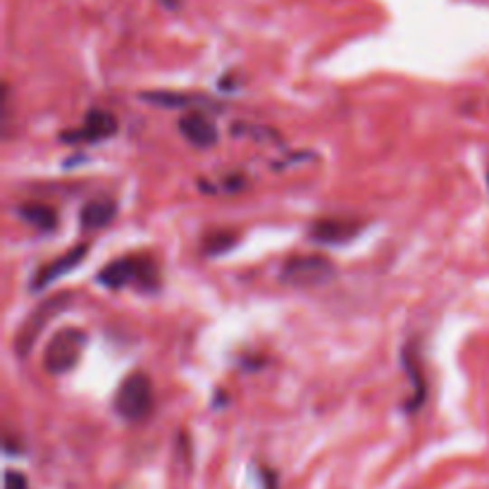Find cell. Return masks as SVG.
<instances>
[{
  "mask_svg": "<svg viewBox=\"0 0 489 489\" xmlns=\"http://www.w3.org/2000/svg\"><path fill=\"white\" fill-rule=\"evenodd\" d=\"M72 304V291H58L46 301H41L36 308L27 315V320L22 323L20 332H17V337H14V353L20 358H27L32 353V349L36 346L39 337L43 334L51 320H55L58 315L70 308Z\"/></svg>",
  "mask_w": 489,
  "mask_h": 489,
  "instance_id": "6da1fadb",
  "label": "cell"
},
{
  "mask_svg": "<svg viewBox=\"0 0 489 489\" xmlns=\"http://www.w3.org/2000/svg\"><path fill=\"white\" fill-rule=\"evenodd\" d=\"M87 332L80 327H62L53 334V339L48 342L46 351H43V368L51 375H65V372L74 371L80 363L81 353L87 349Z\"/></svg>",
  "mask_w": 489,
  "mask_h": 489,
  "instance_id": "7a4b0ae2",
  "label": "cell"
},
{
  "mask_svg": "<svg viewBox=\"0 0 489 489\" xmlns=\"http://www.w3.org/2000/svg\"><path fill=\"white\" fill-rule=\"evenodd\" d=\"M99 282L106 289H122L129 282H136L144 289H155L158 287V268L144 256H127V259L108 263L99 272Z\"/></svg>",
  "mask_w": 489,
  "mask_h": 489,
  "instance_id": "3957f363",
  "label": "cell"
},
{
  "mask_svg": "<svg viewBox=\"0 0 489 489\" xmlns=\"http://www.w3.org/2000/svg\"><path fill=\"white\" fill-rule=\"evenodd\" d=\"M153 409V384L151 377L146 372L136 371L122 380V384L115 391V410L119 418H125L129 423L144 420Z\"/></svg>",
  "mask_w": 489,
  "mask_h": 489,
  "instance_id": "277c9868",
  "label": "cell"
},
{
  "mask_svg": "<svg viewBox=\"0 0 489 489\" xmlns=\"http://www.w3.org/2000/svg\"><path fill=\"white\" fill-rule=\"evenodd\" d=\"M334 277V263L320 253L291 256L279 272V279L289 287H320Z\"/></svg>",
  "mask_w": 489,
  "mask_h": 489,
  "instance_id": "5b68a950",
  "label": "cell"
},
{
  "mask_svg": "<svg viewBox=\"0 0 489 489\" xmlns=\"http://www.w3.org/2000/svg\"><path fill=\"white\" fill-rule=\"evenodd\" d=\"M363 222L353 218H323L313 222L311 227V239L315 244L324 246H339L349 244L361 234Z\"/></svg>",
  "mask_w": 489,
  "mask_h": 489,
  "instance_id": "8992f818",
  "label": "cell"
},
{
  "mask_svg": "<svg viewBox=\"0 0 489 489\" xmlns=\"http://www.w3.org/2000/svg\"><path fill=\"white\" fill-rule=\"evenodd\" d=\"M87 253H89L87 244H77V246H72V249H70L67 253H62L60 259H55V260H51L48 265H43V268H41L36 275H33L32 291L43 289V287H48L51 282H55V279L65 277L67 272H72L74 268L81 263V260L87 259Z\"/></svg>",
  "mask_w": 489,
  "mask_h": 489,
  "instance_id": "52a82bcc",
  "label": "cell"
},
{
  "mask_svg": "<svg viewBox=\"0 0 489 489\" xmlns=\"http://www.w3.org/2000/svg\"><path fill=\"white\" fill-rule=\"evenodd\" d=\"M179 134L196 148H211L218 144V127L208 115L203 113H184L179 118Z\"/></svg>",
  "mask_w": 489,
  "mask_h": 489,
  "instance_id": "ba28073f",
  "label": "cell"
},
{
  "mask_svg": "<svg viewBox=\"0 0 489 489\" xmlns=\"http://www.w3.org/2000/svg\"><path fill=\"white\" fill-rule=\"evenodd\" d=\"M118 132V118L108 110H91L84 118V125L80 129H72V134H65V141H103L115 136Z\"/></svg>",
  "mask_w": 489,
  "mask_h": 489,
  "instance_id": "9c48e42d",
  "label": "cell"
},
{
  "mask_svg": "<svg viewBox=\"0 0 489 489\" xmlns=\"http://www.w3.org/2000/svg\"><path fill=\"white\" fill-rule=\"evenodd\" d=\"M118 215V205L113 199H93L84 203L80 212V225L81 230H103L115 220Z\"/></svg>",
  "mask_w": 489,
  "mask_h": 489,
  "instance_id": "30bf717a",
  "label": "cell"
},
{
  "mask_svg": "<svg viewBox=\"0 0 489 489\" xmlns=\"http://www.w3.org/2000/svg\"><path fill=\"white\" fill-rule=\"evenodd\" d=\"M17 215H20L27 225L36 227L41 231H53L58 225V215L51 205L43 203H22L17 208Z\"/></svg>",
  "mask_w": 489,
  "mask_h": 489,
  "instance_id": "8fae6325",
  "label": "cell"
},
{
  "mask_svg": "<svg viewBox=\"0 0 489 489\" xmlns=\"http://www.w3.org/2000/svg\"><path fill=\"white\" fill-rule=\"evenodd\" d=\"M403 365H406V375L413 380V384H416V391H413V397H410V401L406 403V410H416L423 406L425 401V377L423 371H420V361H418L413 353H410V349L403 351Z\"/></svg>",
  "mask_w": 489,
  "mask_h": 489,
  "instance_id": "7c38bea8",
  "label": "cell"
},
{
  "mask_svg": "<svg viewBox=\"0 0 489 489\" xmlns=\"http://www.w3.org/2000/svg\"><path fill=\"white\" fill-rule=\"evenodd\" d=\"M141 100L151 103V106L167 108V110H182L186 106H193L199 99L177 91H144L141 93Z\"/></svg>",
  "mask_w": 489,
  "mask_h": 489,
  "instance_id": "4fadbf2b",
  "label": "cell"
},
{
  "mask_svg": "<svg viewBox=\"0 0 489 489\" xmlns=\"http://www.w3.org/2000/svg\"><path fill=\"white\" fill-rule=\"evenodd\" d=\"M237 231H211V234L203 239V253H208V256H220V253L230 251L231 246L237 244Z\"/></svg>",
  "mask_w": 489,
  "mask_h": 489,
  "instance_id": "5bb4252c",
  "label": "cell"
},
{
  "mask_svg": "<svg viewBox=\"0 0 489 489\" xmlns=\"http://www.w3.org/2000/svg\"><path fill=\"white\" fill-rule=\"evenodd\" d=\"M5 489H29L27 475H24V473H17V470H7Z\"/></svg>",
  "mask_w": 489,
  "mask_h": 489,
  "instance_id": "9a60e30c",
  "label": "cell"
},
{
  "mask_svg": "<svg viewBox=\"0 0 489 489\" xmlns=\"http://www.w3.org/2000/svg\"><path fill=\"white\" fill-rule=\"evenodd\" d=\"M167 7H177V0H163Z\"/></svg>",
  "mask_w": 489,
  "mask_h": 489,
  "instance_id": "2e32d148",
  "label": "cell"
},
{
  "mask_svg": "<svg viewBox=\"0 0 489 489\" xmlns=\"http://www.w3.org/2000/svg\"><path fill=\"white\" fill-rule=\"evenodd\" d=\"M487 186H489V174H487Z\"/></svg>",
  "mask_w": 489,
  "mask_h": 489,
  "instance_id": "e0dca14e",
  "label": "cell"
}]
</instances>
